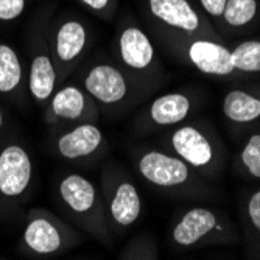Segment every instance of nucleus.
<instances>
[{"mask_svg":"<svg viewBox=\"0 0 260 260\" xmlns=\"http://www.w3.org/2000/svg\"><path fill=\"white\" fill-rule=\"evenodd\" d=\"M83 240L69 223L45 209H31L22 229L19 248L31 257H55Z\"/></svg>","mask_w":260,"mask_h":260,"instance_id":"2","label":"nucleus"},{"mask_svg":"<svg viewBox=\"0 0 260 260\" xmlns=\"http://www.w3.org/2000/svg\"><path fill=\"white\" fill-rule=\"evenodd\" d=\"M23 84V66L13 45L0 41V95H14Z\"/></svg>","mask_w":260,"mask_h":260,"instance_id":"18","label":"nucleus"},{"mask_svg":"<svg viewBox=\"0 0 260 260\" xmlns=\"http://www.w3.org/2000/svg\"><path fill=\"white\" fill-rule=\"evenodd\" d=\"M224 117L237 125H248L260 119V93L248 89H231L221 102Z\"/></svg>","mask_w":260,"mask_h":260,"instance_id":"17","label":"nucleus"},{"mask_svg":"<svg viewBox=\"0 0 260 260\" xmlns=\"http://www.w3.org/2000/svg\"><path fill=\"white\" fill-rule=\"evenodd\" d=\"M100 117L99 105L78 84H64L56 87L45 103L44 120L47 125H77L81 122H95Z\"/></svg>","mask_w":260,"mask_h":260,"instance_id":"9","label":"nucleus"},{"mask_svg":"<svg viewBox=\"0 0 260 260\" xmlns=\"http://www.w3.org/2000/svg\"><path fill=\"white\" fill-rule=\"evenodd\" d=\"M53 148L64 160H86L106 148V137L95 122H81L58 134Z\"/></svg>","mask_w":260,"mask_h":260,"instance_id":"13","label":"nucleus"},{"mask_svg":"<svg viewBox=\"0 0 260 260\" xmlns=\"http://www.w3.org/2000/svg\"><path fill=\"white\" fill-rule=\"evenodd\" d=\"M246 217H248V221H249L252 231H255V234L260 235V188L252 192L248 198Z\"/></svg>","mask_w":260,"mask_h":260,"instance_id":"25","label":"nucleus"},{"mask_svg":"<svg viewBox=\"0 0 260 260\" xmlns=\"http://www.w3.org/2000/svg\"><path fill=\"white\" fill-rule=\"evenodd\" d=\"M87 42L89 28L81 19L66 17L56 25L50 42V52L59 80H64L81 59L87 49Z\"/></svg>","mask_w":260,"mask_h":260,"instance_id":"11","label":"nucleus"},{"mask_svg":"<svg viewBox=\"0 0 260 260\" xmlns=\"http://www.w3.org/2000/svg\"><path fill=\"white\" fill-rule=\"evenodd\" d=\"M234 239L228 218L209 207H192L184 212L172 229V242L179 248H195Z\"/></svg>","mask_w":260,"mask_h":260,"instance_id":"6","label":"nucleus"},{"mask_svg":"<svg viewBox=\"0 0 260 260\" xmlns=\"http://www.w3.org/2000/svg\"><path fill=\"white\" fill-rule=\"evenodd\" d=\"M239 165L245 175L260 179V133L251 134L240 150Z\"/></svg>","mask_w":260,"mask_h":260,"instance_id":"21","label":"nucleus"},{"mask_svg":"<svg viewBox=\"0 0 260 260\" xmlns=\"http://www.w3.org/2000/svg\"><path fill=\"white\" fill-rule=\"evenodd\" d=\"M203 11L207 14V17L220 20L226 7L228 0H198Z\"/></svg>","mask_w":260,"mask_h":260,"instance_id":"26","label":"nucleus"},{"mask_svg":"<svg viewBox=\"0 0 260 260\" xmlns=\"http://www.w3.org/2000/svg\"><path fill=\"white\" fill-rule=\"evenodd\" d=\"M169 150L195 172L217 175L221 167V150L217 140L197 125H181L169 134Z\"/></svg>","mask_w":260,"mask_h":260,"instance_id":"5","label":"nucleus"},{"mask_svg":"<svg viewBox=\"0 0 260 260\" xmlns=\"http://www.w3.org/2000/svg\"><path fill=\"white\" fill-rule=\"evenodd\" d=\"M193 111V100L184 92H169L157 97L148 106L144 122L154 128L181 125Z\"/></svg>","mask_w":260,"mask_h":260,"instance_id":"16","label":"nucleus"},{"mask_svg":"<svg viewBox=\"0 0 260 260\" xmlns=\"http://www.w3.org/2000/svg\"><path fill=\"white\" fill-rule=\"evenodd\" d=\"M117 55L131 74L148 75L157 58L154 44L137 22H123L117 33Z\"/></svg>","mask_w":260,"mask_h":260,"instance_id":"12","label":"nucleus"},{"mask_svg":"<svg viewBox=\"0 0 260 260\" xmlns=\"http://www.w3.org/2000/svg\"><path fill=\"white\" fill-rule=\"evenodd\" d=\"M5 112H4V109H2V106H0V133H2V129H4V126H5Z\"/></svg>","mask_w":260,"mask_h":260,"instance_id":"27","label":"nucleus"},{"mask_svg":"<svg viewBox=\"0 0 260 260\" xmlns=\"http://www.w3.org/2000/svg\"><path fill=\"white\" fill-rule=\"evenodd\" d=\"M231 62L239 74L260 72V41L246 39L235 44L231 49Z\"/></svg>","mask_w":260,"mask_h":260,"instance_id":"20","label":"nucleus"},{"mask_svg":"<svg viewBox=\"0 0 260 260\" xmlns=\"http://www.w3.org/2000/svg\"><path fill=\"white\" fill-rule=\"evenodd\" d=\"M258 14V0H228L218 20L228 31H239L254 22Z\"/></svg>","mask_w":260,"mask_h":260,"instance_id":"19","label":"nucleus"},{"mask_svg":"<svg viewBox=\"0 0 260 260\" xmlns=\"http://www.w3.org/2000/svg\"><path fill=\"white\" fill-rule=\"evenodd\" d=\"M35 165L27 147L10 140L0 147V201H22L33 184Z\"/></svg>","mask_w":260,"mask_h":260,"instance_id":"7","label":"nucleus"},{"mask_svg":"<svg viewBox=\"0 0 260 260\" xmlns=\"http://www.w3.org/2000/svg\"><path fill=\"white\" fill-rule=\"evenodd\" d=\"M58 198L80 229L103 245L112 242L105 203L99 187L80 173H67L56 184Z\"/></svg>","mask_w":260,"mask_h":260,"instance_id":"1","label":"nucleus"},{"mask_svg":"<svg viewBox=\"0 0 260 260\" xmlns=\"http://www.w3.org/2000/svg\"><path fill=\"white\" fill-rule=\"evenodd\" d=\"M120 258L125 260H154L157 258V246L151 235L134 237L128 246L120 252Z\"/></svg>","mask_w":260,"mask_h":260,"instance_id":"22","label":"nucleus"},{"mask_svg":"<svg viewBox=\"0 0 260 260\" xmlns=\"http://www.w3.org/2000/svg\"><path fill=\"white\" fill-rule=\"evenodd\" d=\"M136 170L147 184L162 192H200L201 181L197 172L181 157L162 150L147 148L134 157Z\"/></svg>","mask_w":260,"mask_h":260,"instance_id":"4","label":"nucleus"},{"mask_svg":"<svg viewBox=\"0 0 260 260\" xmlns=\"http://www.w3.org/2000/svg\"><path fill=\"white\" fill-rule=\"evenodd\" d=\"M184 55L198 72L209 77H231L237 74L231 62V49L220 39L188 38L184 41Z\"/></svg>","mask_w":260,"mask_h":260,"instance_id":"14","label":"nucleus"},{"mask_svg":"<svg viewBox=\"0 0 260 260\" xmlns=\"http://www.w3.org/2000/svg\"><path fill=\"white\" fill-rule=\"evenodd\" d=\"M58 70L50 52V45H47L44 38L38 35L31 45L30 62H28V92L36 105L45 106L49 99L53 95L58 87Z\"/></svg>","mask_w":260,"mask_h":260,"instance_id":"15","label":"nucleus"},{"mask_svg":"<svg viewBox=\"0 0 260 260\" xmlns=\"http://www.w3.org/2000/svg\"><path fill=\"white\" fill-rule=\"evenodd\" d=\"M28 0H0V22H13L27 10Z\"/></svg>","mask_w":260,"mask_h":260,"instance_id":"24","label":"nucleus"},{"mask_svg":"<svg viewBox=\"0 0 260 260\" xmlns=\"http://www.w3.org/2000/svg\"><path fill=\"white\" fill-rule=\"evenodd\" d=\"M77 2L102 19H109L114 16L117 8V0H77Z\"/></svg>","mask_w":260,"mask_h":260,"instance_id":"23","label":"nucleus"},{"mask_svg":"<svg viewBox=\"0 0 260 260\" xmlns=\"http://www.w3.org/2000/svg\"><path fill=\"white\" fill-rule=\"evenodd\" d=\"M81 86L99 106L106 108L120 106L131 97L133 90L129 75L119 66L106 61L90 66Z\"/></svg>","mask_w":260,"mask_h":260,"instance_id":"10","label":"nucleus"},{"mask_svg":"<svg viewBox=\"0 0 260 260\" xmlns=\"http://www.w3.org/2000/svg\"><path fill=\"white\" fill-rule=\"evenodd\" d=\"M150 16L169 31L188 38L220 39L212 23L188 0H145Z\"/></svg>","mask_w":260,"mask_h":260,"instance_id":"8","label":"nucleus"},{"mask_svg":"<svg viewBox=\"0 0 260 260\" xmlns=\"http://www.w3.org/2000/svg\"><path fill=\"white\" fill-rule=\"evenodd\" d=\"M100 193L111 231L122 234L137 223L142 214V197L131 176L119 164H108L102 170Z\"/></svg>","mask_w":260,"mask_h":260,"instance_id":"3","label":"nucleus"}]
</instances>
